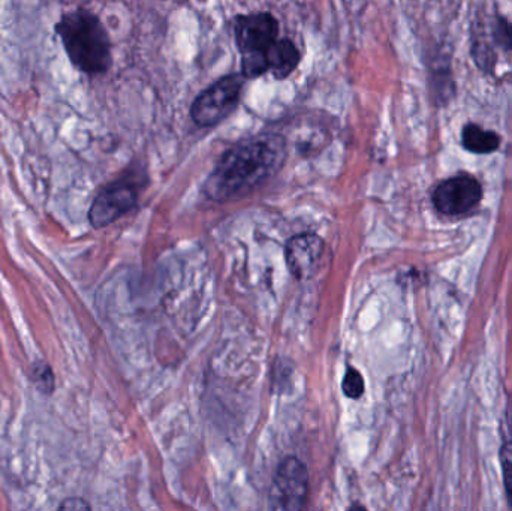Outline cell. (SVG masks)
Here are the masks:
<instances>
[{"label":"cell","instance_id":"obj_4","mask_svg":"<svg viewBox=\"0 0 512 511\" xmlns=\"http://www.w3.org/2000/svg\"><path fill=\"white\" fill-rule=\"evenodd\" d=\"M245 86L242 74H230L216 81L209 89L197 96L191 108V116L197 125L207 128L227 119L237 105Z\"/></svg>","mask_w":512,"mask_h":511},{"label":"cell","instance_id":"obj_16","mask_svg":"<svg viewBox=\"0 0 512 511\" xmlns=\"http://www.w3.org/2000/svg\"><path fill=\"white\" fill-rule=\"evenodd\" d=\"M348 511H367L366 507L361 506V504L354 503L351 507H349Z\"/></svg>","mask_w":512,"mask_h":511},{"label":"cell","instance_id":"obj_1","mask_svg":"<svg viewBox=\"0 0 512 511\" xmlns=\"http://www.w3.org/2000/svg\"><path fill=\"white\" fill-rule=\"evenodd\" d=\"M282 140L273 135L252 138L231 147L207 180L206 194L215 201H228L254 191L283 164Z\"/></svg>","mask_w":512,"mask_h":511},{"label":"cell","instance_id":"obj_6","mask_svg":"<svg viewBox=\"0 0 512 511\" xmlns=\"http://www.w3.org/2000/svg\"><path fill=\"white\" fill-rule=\"evenodd\" d=\"M483 188L475 177L459 174L442 182L433 192L438 212L448 216L466 215L480 204Z\"/></svg>","mask_w":512,"mask_h":511},{"label":"cell","instance_id":"obj_2","mask_svg":"<svg viewBox=\"0 0 512 511\" xmlns=\"http://www.w3.org/2000/svg\"><path fill=\"white\" fill-rule=\"evenodd\" d=\"M54 30L74 68L89 77L107 74L113 63L111 39L98 15L84 8L63 12Z\"/></svg>","mask_w":512,"mask_h":511},{"label":"cell","instance_id":"obj_14","mask_svg":"<svg viewBox=\"0 0 512 511\" xmlns=\"http://www.w3.org/2000/svg\"><path fill=\"white\" fill-rule=\"evenodd\" d=\"M493 38L505 50H512V24L507 18H496L495 26H493Z\"/></svg>","mask_w":512,"mask_h":511},{"label":"cell","instance_id":"obj_13","mask_svg":"<svg viewBox=\"0 0 512 511\" xmlns=\"http://www.w3.org/2000/svg\"><path fill=\"white\" fill-rule=\"evenodd\" d=\"M501 464L504 471L505 491L512 509V441H508L501 449Z\"/></svg>","mask_w":512,"mask_h":511},{"label":"cell","instance_id":"obj_5","mask_svg":"<svg viewBox=\"0 0 512 511\" xmlns=\"http://www.w3.org/2000/svg\"><path fill=\"white\" fill-rule=\"evenodd\" d=\"M309 477L297 458L283 459L277 467L270 494V511H303Z\"/></svg>","mask_w":512,"mask_h":511},{"label":"cell","instance_id":"obj_11","mask_svg":"<svg viewBox=\"0 0 512 511\" xmlns=\"http://www.w3.org/2000/svg\"><path fill=\"white\" fill-rule=\"evenodd\" d=\"M30 378H32V383L35 384L36 389L42 395H51L54 389H56L53 369L44 360H38V362L33 363Z\"/></svg>","mask_w":512,"mask_h":511},{"label":"cell","instance_id":"obj_10","mask_svg":"<svg viewBox=\"0 0 512 511\" xmlns=\"http://www.w3.org/2000/svg\"><path fill=\"white\" fill-rule=\"evenodd\" d=\"M462 143L469 152L489 155L499 149L501 137L496 132L486 131L475 123H469L463 128Z\"/></svg>","mask_w":512,"mask_h":511},{"label":"cell","instance_id":"obj_15","mask_svg":"<svg viewBox=\"0 0 512 511\" xmlns=\"http://www.w3.org/2000/svg\"><path fill=\"white\" fill-rule=\"evenodd\" d=\"M57 511H92V507L83 498L72 497L66 498Z\"/></svg>","mask_w":512,"mask_h":511},{"label":"cell","instance_id":"obj_12","mask_svg":"<svg viewBox=\"0 0 512 511\" xmlns=\"http://www.w3.org/2000/svg\"><path fill=\"white\" fill-rule=\"evenodd\" d=\"M342 389L348 398L360 399L364 395L363 375L357 369L349 368L343 377Z\"/></svg>","mask_w":512,"mask_h":511},{"label":"cell","instance_id":"obj_3","mask_svg":"<svg viewBox=\"0 0 512 511\" xmlns=\"http://www.w3.org/2000/svg\"><path fill=\"white\" fill-rule=\"evenodd\" d=\"M144 179L134 171L108 183L96 195L89 209V222L93 228H104L125 216L137 206Z\"/></svg>","mask_w":512,"mask_h":511},{"label":"cell","instance_id":"obj_9","mask_svg":"<svg viewBox=\"0 0 512 511\" xmlns=\"http://www.w3.org/2000/svg\"><path fill=\"white\" fill-rule=\"evenodd\" d=\"M267 59L268 71L273 72L274 77L283 80L297 69L301 54L294 42L289 39H277L276 44L268 51Z\"/></svg>","mask_w":512,"mask_h":511},{"label":"cell","instance_id":"obj_7","mask_svg":"<svg viewBox=\"0 0 512 511\" xmlns=\"http://www.w3.org/2000/svg\"><path fill=\"white\" fill-rule=\"evenodd\" d=\"M236 41L243 56L264 54L277 42L279 23L270 12L240 15L236 20Z\"/></svg>","mask_w":512,"mask_h":511},{"label":"cell","instance_id":"obj_8","mask_svg":"<svg viewBox=\"0 0 512 511\" xmlns=\"http://www.w3.org/2000/svg\"><path fill=\"white\" fill-rule=\"evenodd\" d=\"M324 240L316 234L304 233L291 237L286 243V266L295 279H310L318 270L324 255Z\"/></svg>","mask_w":512,"mask_h":511}]
</instances>
